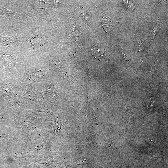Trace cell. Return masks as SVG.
<instances>
[{"label":"cell","mask_w":168,"mask_h":168,"mask_svg":"<svg viewBox=\"0 0 168 168\" xmlns=\"http://www.w3.org/2000/svg\"><path fill=\"white\" fill-rule=\"evenodd\" d=\"M30 42L32 46H43L45 43L43 37L36 34H32L30 39Z\"/></svg>","instance_id":"2"},{"label":"cell","mask_w":168,"mask_h":168,"mask_svg":"<svg viewBox=\"0 0 168 168\" xmlns=\"http://www.w3.org/2000/svg\"><path fill=\"white\" fill-rule=\"evenodd\" d=\"M91 52L94 58L98 60L106 58L109 56L104 49L97 45L92 46Z\"/></svg>","instance_id":"1"},{"label":"cell","mask_w":168,"mask_h":168,"mask_svg":"<svg viewBox=\"0 0 168 168\" xmlns=\"http://www.w3.org/2000/svg\"><path fill=\"white\" fill-rule=\"evenodd\" d=\"M119 50L120 55L124 61L127 64H130L132 63V58L125 53L120 46H119Z\"/></svg>","instance_id":"4"},{"label":"cell","mask_w":168,"mask_h":168,"mask_svg":"<svg viewBox=\"0 0 168 168\" xmlns=\"http://www.w3.org/2000/svg\"><path fill=\"white\" fill-rule=\"evenodd\" d=\"M161 25L160 23L156 21L154 24L152 28V30L150 33V38L151 40H153L157 33L161 29Z\"/></svg>","instance_id":"3"}]
</instances>
